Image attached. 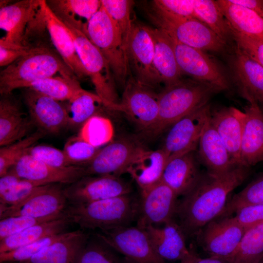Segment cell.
<instances>
[{"label": "cell", "mask_w": 263, "mask_h": 263, "mask_svg": "<svg viewBox=\"0 0 263 263\" xmlns=\"http://www.w3.org/2000/svg\"><path fill=\"white\" fill-rule=\"evenodd\" d=\"M249 168L238 166L223 174L207 172L178 202L176 214L185 235H193L216 219L225 208L229 193L247 177Z\"/></svg>", "instance_id": "cell-1"}, {"label": "cell", "mask_w": 263, "mask_h": 263, "mask_svg": "<svg viewBox=\"0 0 263 263\" xmlns=\"http://www.w3.org/2000/svg\"><path fill=\"white\" fill-rule=\"evenodd\" d=\"M61 76L76 78L61 58L45 46L31 47L28 52L0 73L1 95L10 94L18 88H26L30 83L40 79Z\"/></svg>", "instance_id": "cell-2"}, {"label": "cell", "mask_w": 263, "mask_h": 263, "mask_svg": "<svg viewBox=\"0 0 263 263\" xmlns=\"http://www.w3.org/2000/svg\"><path fill=\"white\" fill-rule=\"evenodd\" d=\"M221 92L217 88L196 80L180 79L166 86L158 95L159 112L156 122L148 133L155 136L197 109L208 103Z\"/></svg>", "instance_id": "cell-3"}, {"label": "cell", "mask_w": 263, "mask_h": 263, "mask_svg": "<svg viewBox=\"0 0 263 263\" xmlns=\"http://www.w3.org/2000/svg\"><path fill=\"white\" fill-rule=\"evenodd\" d=\"M139 200L130 194L81 204H69L65 214L82 229L105 230L136 220Z\"/></svg>", "instance_id": "cell-4"}, {"label": "cell", "mask_w": 263, "mask_h": 263, "mask_svg": "<svg viewBox=\"0 0 263 263\" xmlns=\"http://www.w3.org/2000/svg\"><path fill=\"white\" fill-rule=\"evenodd\" d=\"M83 32L108 61L115 82L125 87L130 70L122 35L102 5L87 22Z\"/></svg>", "instance_id": "cell-5"}, {"label": "cell", "mask_w": 263, "mask_h": 263, "mask_svg": "<svg viewBox=\"0 0 263 263\" xmlns=\"http://www.w3.org/2000/svg\"><path fill=\"white\" fill-rule=\"evenodd\" d=\"M74 39L79 58L106 107L117 111L119 102L115 80L103 54L81 31L64 22Z\"/></svg>", "instance_id": "cell-6"}, {"label": "cell", "mask_w": 263, "mask_h": 263, "mask_svg": "<svg viewBox=\"0 0 263 263\" xmlns=\"http://www.w3.org/2000/svg\"><path fill=\"white\" fill-rule=\"evenodd\" d=\"M150 17L158 28L182 44L205 52L228 51V44L197 19L178 17L153 9Z\"/></svg>", "instance_id": "cell-7"}, {"label": "cell", "mask_w": 263, "mask_h": 263, "mask_svg": "<svg viewBox=\"0 0 263 263\" xmlns=\"http://www.w3.org/2000/svg\"><path fill=\"white\" fill-rule=\"evenodd\" d=\"M95 236L133 263H165L155 252L146 230L137 225L101 230Z\"/></svg>", "instance_id": "cell-8"}, {"label": "cell", "mask_w": 263, "mask_h": 263, "mask_svg": "<svg viewBox=\"0 0 263 263\" xmlns=\"http://www.w3.org/2000/svg\"><path fill=\"white\" fill-rule=\"evenodd\" d=\"M169 37L182 75L214 86L221 92L230 89L229 78L216 61L205 52L182 44Z\"/></svg>", "instance_id": "cell-9"}, {"label": "cell", "mask_w": 263, "mask_h": 263, "mask_svg": "<svg viewBox=\"0 0 263 263\" xmlns=\"http://www.w3.org/2000/svg\"><path fill=\"white\" fill-rule=\"evenodd\" d=\"M210 113V105L207 103L185 116L170 127L162 148L168 160L196 150Z\"/></svg>", "instance_id": "cell-10"}, {"label": "cell", "mask_w": 263, "mask_h": 263, "mask_svg": "<svg viewBox=\"0 0 263 263\" xmlns=\"http://www.w3.org/2000/svg\"><path fill=\"white\" fill-rule=\"evenodd\" d=\"M126 51L130 72L136 81L152 89L160 83L154 68V45L147 26L132 22Z\"/></svg>", "instance_id": "cell-11"}, {"label": "cell", "mask_w": 263, "mask_h": 263, "mask_svg": "<svg viewBox=\"0 0 263 263\" xmlns=\"http://www.w3.org/2000/svg\"><path fill=\"white\" fill-rule=\"evenodd\" d=\"M125 113L145 133L155 124L159 112L158 95L153 89L136 81L128 80L117 110Z\"/></svg>", "instance_id": "cell-12"}, {"label": "cell", "mask_w": 263, "mask_h": 263, "mask_svg": "<svg viewBox=\"0 0 263 263\" xmlns=\"http://www.w3.org/2000/svg\"><path fill=\"white\" fill-rule=\"evenodd\" d=\"M246 230L231 216L211 221L197 234L200 245L209 257L225 259L235 252Z\"/></svg>", "instance_id": "cell-13"}, {"label": "cell", "mask_w": 263, "mask_h": 263, "mask_svg": "<svg viewBox=\"0 0 263 263\" xmlns=\"http://www.w3.org/2000/svg\"><path fill=\"white\" fill-rule=\"evenodd\" d=\"M68 205L64 189L60 186L43 185L19 204L0 207V219L16 216L38 218L61 216L65 215Z\"/></svg>", "instance_id": "cell-14"}, {"label": "cell", "mask_w": 263, "mask_h": 263, "mask_svg": "<svg viewBox=\"0 0 263 263\" xmlns=\"http://www.w3.org/2000/svg\"><path fill=\"white\" fill-rule=\"evenodd\" d=\"M69 204H85L131 193V186L113 175L85 176L64 188Z\"/></svg>", "instance_id": "cell-15"}, {"label": "cell", "mask_w": 263, "mask_h": 263, "mask_svg": "<svg viewBox=\"0 0 263 263\" xmlns=\"http://www.w3.org/2000/svg\"><path fill=\"white\" fill-rule=\"evenodd\" d=\"M141 192L137 226L145 229L150 225H164L176 214L178 196L162 181Z\"/></svg>", "instance_id": "cell-16"}, {"label": "cell", "mask_w": 263, "mask_h": 263, "mask_svg": "<svg viewBox=\"0 0 263 263\" xmlns=\"http://www.w3.org/2000/svg\"><path fill=\"white\" fill-rule=\"evenodd\" d=\"M229 49L228 65L240 94L249 103L263 105V67L236 44Z\"/></svg>", "instance_id": "cell-17"}, {"label": "cell", "mask_w": 263, "mask_h": 263, "mask_svg": "<svg viewBox=\"0 0 263 263\" xmlns=\"http://www.w3.org/2000/svg\"><path fill=\"white\" fill-rule=\"evenodd\" d=\"M143 148L135 140L128 138L112 141L100 149L84 168L85 176L113 175L125 173L130 163Z\"/></svg>", "instance_id": "cell-18"}, {"label": "cell", "mask_w": 263, "mask_h": 263, "mask_svg": "<svg viewBox=\"0 0 263 263\" xmlns=\"http://www.w3.org/2000/svg\"><path fill=\"white\" fill-rule=\"evenodd\" d=\"M10 170L21 179L44 185L71 184L85 176L83 166L55 167L44 163L26 153Z\"/></svg>", "instance_id": "cell-19"}, {"label": "cell", "mask_w": 263, "mask_h": 263, "mask_svg": "<svg viewBox=\"0 0 263 263\" xmlns=\"http://www.w3.org/2000/svg\"><path fill=\"white\" fill-rule=\"evenodd\" d=\"M23 98L29 116L38 129L57 133L68 126L67 109L60 101L31 88H25Z\"/></svg>", "instance_id": "cell-20"}, {"label": "cell", "mask_w": 263, "mask_h": 263, "mask_svg": "<svg viewBox=\"0 0 263 263\" xmlns=\"http://www.w3.org/2000/svg\"><path fill=\"white\" fill-rule=\"evenodd\" d=\"M40 12L51 41L62 60L76 77L88 76L66 25L52 11L46 0H41Z\"/></svg>", "instance_id": "cell-21"}, {"label": "cell", "mask_w": 263, "mask_h": 263, "mask_svg": "<svg viewBox=\"0 0 263 263\" xmlns=\"http://www.w3.org/2000/svg\"><path fill=\"white\" fill-rule=\"evenodd\" d=\"M244 113L233 107H224L211 112L210 121L226 148L231 161L241 165V149Z\"/></svg>", "instance_id": "cell-22"}, {"label": "cell", "mask_w": 263, "mask_h": 263, "mask_svg": "<svg viewBox=\"0 0 263 263\" xmlns=\"http://www.w3.org/2000/svg\"><path fill=\"white\" fill-rule=\"evenodd\" d=\"M241 165L249 168L263 161V111L257 103L244 109Z\"/></svg>", "instance_id": "cell-23"}, {"label": "cell", "mask_w": 263, "mask_h": 263, "mask_svg": "<svg viewBox=\"0 0 263 263\" xmlns=\"http://www.w3.org/2000/svg\"><path fill=\"white\" fill-rule=\"evenodd\" d=\"M41 0H22L1 7L0 28L6 32L4 40L24 45L27 26L38 14Z\"/></svg>", "instance_id": "cell-24"}, {"label": "cell", "mask_w": 263, "mask_h": 263, "mask_svg": "<svg viewBox=\"0 0 263 263\" xmlns=\"http://www.w3.org/2000/svg\"><path fill=\"white\" fill-rule=\"evenodd\" d=\"M147 232L157 254L163 260L181 261L190 253L185 241V234L174 219L162 226L150 225Z\"/></svg>", "instance_id": "cell-25"}, {"label": "cell", "mask_w": 263, "mask_h": 263, "mask_svg": "<svg viewBox=\"0 0 263 263\" xmlns=\"http://www.w3.org/2000/svg\"><path fill=\"white\" fill-rule=\"evenodd\" d=\"M194 151L168 160L165 168L162 181L178 196H184L190 191L203 175L199 170Z\"/></svg>", "instance_id": "cell-26"}, {"label": "cell", "mask_w": 263, "mask_h": 263, "mask_svg": "<svg viewBox=\"0 0 263 263\" xmlns=\"http://www.w3.org/2000/svg\"><path fill=\"white\" fill-rule=\"evenodd\" d=\"M10 94L0 99V146H7L28 136L34 125Z\"/></svg>", "instance_id": "cell-27"}, {"label": "cell", "mask_w": 263, "mask_h": 263, "mask_svg": "<svg viewBox=\"0 0 263 263\" xmlns=\"http://www.w3.org/2000/svg\"><path fill=\"white\" fill-rule=\"evenodd\" d=\"M168 161L162 148L150 150L143 147L134 157L125 173L130 175L143 191L162 181Z\"/></svg>", "instance_id": "cell-28"}, {"label": "cell", "mask_w": 263, "mask_h": 263, "mask_svg": "<svg viewBox=\"0 0 263 263\" xmlns=\"http://www.w3.org/2000/svg\"><path fill=\"white\" fill-rule=\"evenodd\" d=\"M197 149L199 158L209 173L223 174L236 167L209 119L200 137Z\"/></svg>", "instance_id": "cell-29"}, {"label": "cell", "mask_w": 263, "mask_h": 263, "mask_svg": "<svg viewBox=\"0 0 263 263\" xmlns=\"http://www.w3.org/2000/svg\"><path fill=\"white\" fill-rule=\"evenodd\" d=\"M154 45V68L160 83L165 87L181 79L179 68L169 36L158 28L147 26Z\"/></svg>", "instance_id": "cell-30"}, {"label": "cell", "mask_w": 263, "mask_h": 263, "mask_svg": "<svg viewBox=\"0 0 263 263\" xmlns=\"http://www.w3.org/2000/svg\"><path fill=\"white\" fill-rule=\"evenodd\" d=\"M89 238L83 230L66 232L62 237L21 263H75Z\"/></svg>", "instance_id": "cell-31"}, {"label": "cell", "mask_w": 263, "mask_h": 263, "mask_svg": "<svg viewBox=\"0 0 263 263\" xmlns=\"http://www.w3.org/2000/svg\"><path fill=\"white\" fill-rule=\"evenodd\" d=\"M230 27L263 42V18L254 12L230 2L216 0Z\"/></svg>", "instance_id": "cell-32"}, {"label": "cell", "mask_w": 263, "mask_h": 263, "mask_svg": "<svg viewBox=\"0 0 263 263\" xmlns=\"http://www.w3.org/2000/svg\"><path fill=\"white\" fill-rule=\"evenodd\" d=\"M71 224L65 215L31 226L0 241V253L15 249L48 236L66 232Z\"/></svg>", "instance_id": "cell-33"}, {"label": "cell", "mask_w": 263, "mask_h": 263, "mask_svg": "<svg viewBox=\"0 0 263 263\" xmlns=\"http://www.w3.org/2000/svg\"><path fill=\"white\" fill-rule=\"evenodd\" d=\"M47 3L55 14L63 22L83 31L87 22L99 10L102 4L98 0H52Z\"/></svg>", "instance_id": "cell-34"}, {"label": "cell", "mask_w": 263, "mask_h": 263, "mask_svg": "<svg viewBox=\"0 0 263 263\" xmlns=\"http://www.w3.org/2000/svg\"><path fill=\"white\" fill-rule=\"evenodd\" d=\"M263 258V223L248 228L229 263H259Z\"/></svg>", "instance_id": "cell-35"}, {"label": "cell", "mask_w": 263, "mask_h": 263, "mask_svg": "<svg viewBox=\"0 0 263 263\" xmlns=\"http://www.w3.org/2000/svg\"><path fill=\"white\" fill-rule=\"evenodd\" d=\"M198 19L229 45L233 40L230 28L216 0H191Z\"/></svg>", "instance_id": "cell-36"}, {"label": "cell", "mask_w": 263, "mask_h": 263, "mask_svg": "<svg viewBox=\"0 0 263 263\" xmlns=\"http://www.w3.org/2000/svg\"><path fill=\"white\" fill-rule=\"evenodd\" d=\"M31 88L59 101H69L82 88L75 78L52 76L33 82Z\"/></svg>", "instance_id": "cell-37"}, {"label": "cell", "mask_w": 263, "mask_h": 263, "mask_svg": "<svg viewBox=\"0 0 263 263\" xmlns=\"http://www.w3.org/2000/svg\"><path fill=\"white\" fill-rule=\"evenodd\" d=\"M66 107L68 116V126H82L90 118L95 115L103 105L97 94L82 89L71 100Z\"/></svg>", "instance_id": "cell-38"}, {"label": "cell", "mask_w": 263, "mask_h": 263, "mask_svg": "<svg viewBox=\"0 0 263 263\" xmlns=\"http://www.w3.org/2000/svg\"><path fill=\"white\" fill-rule=\"evenodd\" d=\"M259 204H263V175L251 182L227 201L223 210L217 218L231 216L243 207Z\"/></svg>", "instance_id": "cell-39"}, {"label": "cell", "mask_w": 263, "mask_h": 263, "mask_svg": "<svg viewBox=\"0 0 263 263\" xmlns=\"http://www.w3.org/2000/svg\"><path fill=\"white\" fill-rule=\"evenodd\" d=\"M114 130L111 121L104 116L94 115L80 127L78 135L96 147L112 141Z\"/></svg>", "instance_id": "cell-40"}, {"label": "cell", "mask_w": 263, "mask_h": 263, "mask_svg": "<svg viewBox=\"0 0 263 263\" xmlns=\"http://www.w3.org/2000/svg\"><path fill=\"white\" fill-rule=\"evenodd\" d=\"M47 133L38 129L24 138L0 149V177L6 174L27 150Z\"/></svg>", "instance_id": "cell-41"}, {"label": "cell", "mask_w": 263, "mask_h": 263, "mask_svg": "<svg viewBox=\"0 0 263 263\" xmlns=\"http://www.w3.org/2000/svg\"><path fill=\"white\" fill-rule=\"evenodd\" d=\"M101 4L118 26L126 46L132 30L131 9L133 1L128 0H101Z\"/></svg>", "instance_id": "cell-42"}, {"label": "cell", "mask_w": 263, "mask_h": 263, "mask_svg": "<svg viewBox=\"0 0 263 263\" xmlns=\"http://www.w3.org/2000/svg\"><path fill=\"white\" fill-rule=\"evenodd\" d=\"M75 263H120L112 249L96 237L89 239Z\"/></svg>", "instance_id": "cell-43"}, {"label": "cell", "mask_w": 263, "mask_h": 263, "mask_svg": "<svg viewBox=\"0 0 263 263\" xmlns=\"http://www.w3.org/2000/svg\"><path fill=\"white\" fill-rule=\"evenodd\" d=\"M100 149L91 145L77 135L68 139L63 151L71 166H84L94 157Z\"/></svg>", "instance_id": "cell-44"}, {"label": "cell", "mask_w": 263, "mask_h": 263, "mask_svg": "<svg viewBox=\"0 0 263 263\" xmlns=\"http://www.w3.org/2000/svg\"><path fill=\"white\" fill-rule=\"evenodd\" d=\"M65 233L48 236L15 249L0 253V263H21L24 262L45 247L60 238Z\"/></svg>", "instance_id": "cell-45"}, {"label": "cell", "mask_w": 263, "mask_h": 263, "mask_svg": "<svg viewBox=\"0 0 263 263\" xmlns=\"http://www.w3.org/2000/svg\"><path fill=\"white\" fill-rule=\"evenodd\" d=\"M35 218L26 216L6 217L0 220V241L16 234L37 224L55 220L63 216Z\"/></svg>", "instance_id": "cell-46"}, {"label": "cell", "mask_w": 263, "mask_h": 263, "mask_svg": "<svg viewBox=\"0 0 263 263\" xmlns=\"http://www.w3.org/2000/svg\"><path fill=\"white\" fill-rule=\"evenodd\" d=\"M43 185L21 178L6 191L0 194V207L19 204Z\"/></svg>", "instance_id": "cell-47"}, {"label": "cell", "mask_w": 263, "mask_h": 263, "mask_svg": "<svg viewBox=\"0 0 263 263\" xmlns=\"http://www.w3.org/2000/svg\"><path fill=\"white\" fill-rule=\"evenodd\" d=\"M25 153L53 167L64 168L71 166L63 150L50 146L35 144Z\"/></svg>", "instance_id": "cell-48"}, {"label": "cell", "mask_w": 263, "mask_h": 263, "mask_svg": "<svg viewBox=\"0 0 263 263\" xmlns=\"http://www.w3.org/2000/svg\"><path fill=\"white\" fill-rule=\"evenodd\" d=\"M152 3L155 10L178 17L198 19L191 0H155Z\"/></svg>", "instance_id": "cell-49"}, {"label": "cell", "mask_w": 263, "mask_h": 263, "mask_svg": "<svg viewBox=\"0 0 263 263\" xmlns=\"http://www.w3.org/2000/svg\"><path fill=\"white\" fill-rule=\"evenodd\" d=\"M230 28L233 40L236 45L250 57L263 67V42L238 32L231 27Z\"/></svg>", "instance_id": "cell-50"}, {"label": "cell", "mask_w": 263, "mask_h": 263, "mask_svg": "<svg viewBox=\"0 0 263 263\" xmlns=\"http://www.w3.org/2000/svg\"><path fill=\"white\" fill-rule=\"evenodd\" d=\"M31 46L19 45L0 39V66H8L26 54Z\"/></svg>", "instance_id": "cell-51"}, {"label": "cell", "mask_w": 263, "mask_h": 263, "mask_svg": "<svg viewBox=\"0 0 263 263\" xmlns=\"http://www.w3.org/2000/svg\"><path fill=\"white\" fill-rule=\"evenodd\" d=\"M234 214L236 220L247 229L263 223V204L243 207Z\"/></svg>", "instance_id": "cell-52"}, {"label": "cell", "mask_w": 263, "mask_h": 263, "mask_svg": "<svg viewBox=\"0 0 263 263\" xmlns=\"http://www.w3.org/2000/svg\"><path fill=\"white\" fill-rule=\"evenodd\" d=\"M230 2L249 9L263 18V0H228Z\"/></svg>", "instance_id": "cell-53"}, {"label": "cell", "mask_w": 263, "mask_h": 263, "mask_svg": "<svg viewBox=\"0 0 263 263\" xmlns=\"http://www.w3.org/2000/svg\"><path fill=\"white\" fill-rule=\"evenodd\" d=\"M0 177V194L6 191L21 179L11 170Z\"/></svg>", "instance_id": "cell-54"}, {"label": "cell", "mask_w": 263, "mask_h": 263, "mask_svg": "<svg viewBox=\"0 0 263 263\" xmlns=\"http://www.w3.org/2000/svg\"><path fill=\"white\" fill-rule=\"evenodd\" d=\"M196 263H229L226 260L218 258L209 257L207 258L198 257Z\"/></svg>", "instance_id": "cell-55"}, {"label": "cell", "mask_w": 263, "mask_h": 263, "mask_svg": "<svg viewBox=\"0 0 263 263\" xmlns=\"http://www.w3.org/2000/svg\"><path fill=\"white\" fill-rule=\"evenodd\" d=\"M198 257L194 252L191 250L190 254L180 261V263H196Z\"/></svg>", "instance_id": "cell-56"}, {"label": "cell", "mask_w": 263, "mask_h": 263, "mask_svg": "<svg viewBox=\"0 0 263 263\" xmlns=\"http://www.w3.org/2000/svg\"><path fill=\"white\" fill-rule=\"evenodd\" d=\"M260 106V107L261 108L262 110L263 111V105H259Z\"/></svg>", "instance_id": "cell-57"}, {"label": "cell", "mask_w": 263, "mask_h": 263, "mask_svg": "<svg viewBox=\"0 0 263 263\" xmlns=\"http://www.w3.org/2000/svg\"><path fill=\"white\" fill-rule=\"evenodd\" d=\"M259 263H263V259L261 260V261H260V262Z\"/></svg>", "instance_id": "cell-58"}]
</instances>
